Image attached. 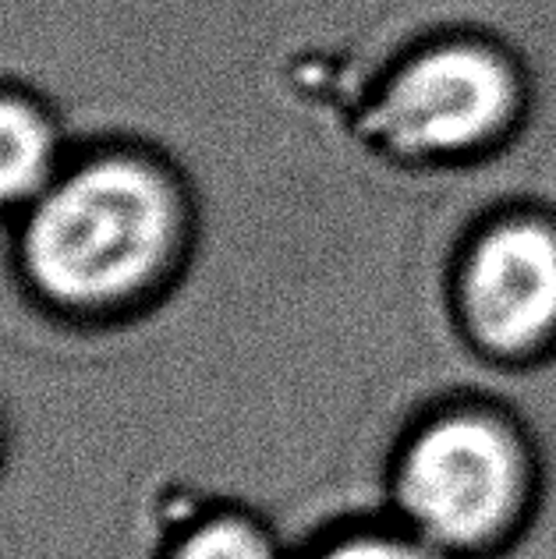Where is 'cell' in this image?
Wrapping results in <instances>:
<instances>
[{
    "label": "cell",
    "instance_id": "3957f363",
    "mask_svg": "<svg viewBox=\"0 0 556 559\" xmlns=\"http://www.w3.org/2000/svg\"><path fill=\"white\" fill-rule=\"evenodd\" d=\"M518 107L510 68L482 47H440L393 79L383 117L404 150L464 153L504 131Z\"/></svg>",
    "mask_w": 556,
    "mask_h": 559
},
{
    "label": "cell",
    "instance_id": "52a82bcc",
    "mask_svg": "<svg viewBox=\"0 0 556 559\" xmlns=\"http://www.w3.org/2000/svg\"><path fill=\"white\" fill-rule=\"evenodd\" d=\"M312 559H450L412 532L404 535H351L319 549Z\"/></svg>",
    "mask_w": 556,
    "mask_h": 559
},
{
    "label": "cell",
    "instance_id": "8992f818",
    "mask_svg": "<svg viewBox=\"0 0 556 559\" xmlns=\"http://www.w3.org/2000/svg\"><path fill=\"white\" fill-rule=\"evenodd\" d=\"M170 559H276V549L259 527L224 518L196 527Z\"/></svg>",
    "mask_w": 556,
    "mask_h": 559
},
{
    "label": "cell",
    "instance_id": "6da1fadb",
    "mask_svg": "<svg viewBox=\"0 0 556 559\" xmlns=\"http://www.w3.org/2000/svg\"><path fill=\"white\" fill-rule=\"evenodd\" d=\"M167 230V199L150 174L99 164L43 199L28 227V262L61 298H110L153 270Z\"/></svg>",
    "mask_w": 556,
    "mask_h": 559
},
{
    "label": "cell",
    "instance_id": "277c9868",
    "mask_svg": "<svg viewBox=\"0 0 556 559\" xmlns=\"http://www.w3.org/2000/svg\"><path fill=\"white\" fill-rule=\"evenodd\" d=\"M461 301L468 326L493 350H529L556 333V230L510 219L475 245Z\"/></svg>",
    "mask_w": 556,
    "mask_h": 559
},
{
    "label": "cell",
    "instance_id": "5b68a950",
    "mask_svg": "<svg viewBox=\"0 0 556 559\" xmlns=\"http://www.w3.org/2000/svg\"><path fill=\"white\" fill-rule=\"evenodd\" d=\"M50 167V135L36 114L0 99V199L28 195Z\"/></svg>",
    "mask_w": 556,
    "mask_h": 559
},
{
    "label": "cell",
    "instance_id": "7a4b0ae2",
    "mask_svg": "<svg viewBox=\"0 0 556 559\" xmlns=\"http://www.w3.org/2000/svg\"><path fill=\"white\" fill-rule=\"evenodd\" d=\"M407 532L443 556L486 552L518 524L524 457L504 425L453 415L407 447L398 475Z\"/></svg>",
    "mask_w": 556,
    "mask_h": 559
}]
</instances>
